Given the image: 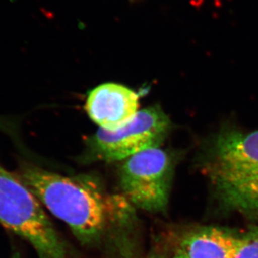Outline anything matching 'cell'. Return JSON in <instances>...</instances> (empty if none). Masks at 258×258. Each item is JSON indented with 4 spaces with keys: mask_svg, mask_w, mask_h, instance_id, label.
Instances as JSON below:
<instances>
[{
    "mask_svg": "<svg viewBox=\"0 0 258 258\" xmlns=\"http://www.w3.org/2000/svg\"><path fill=\"white\" fill-rule=\"evenodd\" d=\"M19 176L84 245L100 243L113 225L127 222L133 212L124 196L106 192L92 175L68 176L27 166Z\"/></svg>",
    "mask_w": 258,
    "mask_h": 258,
    "instance_id": "obj_1",
    "label": "cell"
},
{
    "mask_svg": "<svg viewBox=\"0 0 258 258\" xmlns=\"http://www.w3.org/2000/svg\"><path fill=\"white\" fill-rule=\"evenodd\" d=\"M204 171L227 208L258 221V130H222L210 145Z\"/></svg>",
    "mask_w": 258,
    "mask_h": 258,
    "instance_id": "obj_2",
    "label": "cell"
},
{
    "mask_svg": "<svg viewBox=\"0 0 258 258\" xmlns=\"http://www.w3.org/2000/svg\"><path fill=\"white\" fill-rule=\"evenodd\" d=\"M0 225L27 241L39 258H71L41 202L19 175L1 164Z\"/></svg>",
    "mask_w": 258,
    "mask_h": 258,
    "instance_id": "obj_3",
    "label": "cell"
},
{
    "mask_svg": "<svg viewBox=\"0 0 258 258\" xmlns=\"http://www.w3.org/2000/svg\"><path fill=\"white\" fill-rule=\"evenodd\" d=\"M171 120L160 106L137 111L114 131L98 130L87 141L86 161H124L147 149L159 147L171 130Z\"/></svg>",
    "mask_w": 258,
    "mask_h": 258,
    "instance_id": "obj_4",
    "label": "cell"
},
{
    "mask_svg": "<svg viewBox=\"0 0 258 258\" xmlns=\"http://www.w3.org/2000/svg\"><path fill=\"white\" fill-rule=\"evenodd\" d=\"M122 161L119 180L124 198L144 211L164 212L168 205L173 175L171 155L155 147Z\"/></svg>",
    "mask_w": 258,
    "mask_h": 258,
    "instance_id": "obj_5",
    "label": "cell"
},
{
    "mask_svg": "<svg viewBox=\"0 0 258 258\" xmlns=\"http://www.w3.org/2000/svg\"><path fill=\"white\" fill-rule=\"evenodd\" d=\"M139 95L134 90L115 83L93 89L87 96L86 110L101 129L114 131L129 121L137 113Z\"/></svg>",
    "mask_w": 258,
    "mask_h": 258,
    "instance_id": "obj_6",
    "label": "cell"
},
{
    "mask_svg": "<svg viewBox=\"0 0 258 258\" xmlns=\"http://www.w3.org/2000/svg\"><path fill=\"white\" fill-rule=\"evenodd\" d=\"M240 235L221 227L198 228L180 240L176 255L181 258H234Z\"/></svg>",
    "mask_w": 258,
    "mask_h": 258,
    "instance_id": "obj_7",
    "label": "cell"
},
{
    "mask_svg": "<svg viewBox=\"0 0 258 258\" xmlns=\"http://www.w3.org/2000/svg\"><path fill=\"white\" fill-rule=\"evenodd\" d=\"M234 258H258V227L240 234Z\"/></svg>",
    "mask_w": 258,
    "mask_h": 258,
    "instance_id": "obj_8",
    "label": "cell"
},
{
    "mask_svg": "<svg viewBox=\"0 0 258 258\" xmlns=\"http://www.w3.org/2000/svg\"><path fill=\"white\" fill-rule=\"evenodd\" d=\"M174 258H181L180 256H178V255H176V256H175Z\"/></svg>",
    "mask_w": 258,
    "mask_h": 258,
    "instance_id": "obj_9",
    "label": "cell"
},
{
    "mask_svg": "<svg viewBox=\"0 0 258 258\" xmlns=\"http://www.w3.org/2000/svg\"><path fill=\"white\" fill-rule=\"evenodd\" d=\"M150 258H156V257H155V256H151V257H150Z\"/></svg>",
    "mask_w": 258,
    "mask_h": 258,
    "instance_id": "obj_10",
    "label": "cell"
}]
</instances>
